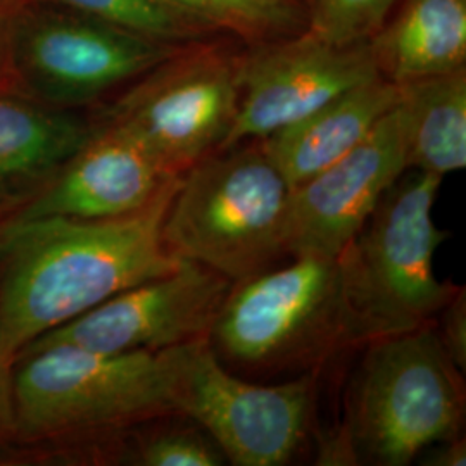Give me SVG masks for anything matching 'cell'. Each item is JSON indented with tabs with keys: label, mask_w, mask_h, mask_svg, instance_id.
Listing matches in <instances>:
<instances>
[{
	"label": "cell",
	"mask_w": 466,
	"mask_h": 466,
	"mask_svg": "<svg viewBox=\"0 0 466 466\" xmlns=\"http://www.w3.org/2000/svg\"><path fill=\"white\" fill-rule=\"evenodd\" d=\"M230 287L215 269L182 259L167 275L134 285L36 339L17 360L49 346L119 354L206 340Z\"/></svg>",
	"instance_id": "10"
},
{
	"label": "cell",
	"mask_w": 466,
	"mask_h": 466,
	"mask_svg": "<svg viewBox=\"0 0 466 466\" xmlns=\"http://www.w3.org/2000/svg\"><path fill=\"white\" fill-rule=\"evenodd\" d=\"M173 178L134 137L100 123L15 223L42 218L107 219L140 211Z\"/></svg>",
	"instance_id": "13"
},
{
	"label": "cell",
	"mask_w": 466,
	"mask_h": 466,
	"mask_svg": "<svg viewBox=\"0 0 466 466\" xmlns=\"http://www.w3.org/2000/svg\"><path fill=\"white\" fill-rule=\"evenodd\" d=\"M367 46L379 75L396 85L465 67L466 0H400Z\"/></svg>",
	"instance_id": "15"
},
{
	"label": "cell",
	"mask_w": 466,
	"mask_h": 466,
	"mask_svg": "<svg viewBox=\"0 0 466 466\" xmlns=\"http://www.w3.org/2000/svg\"><path fill=\"white\" fill-rule=\"evenodd\" d=\"M208 342L233 373L298 377L321 373L368 339L340 258L304 254L232 283Z\"/></svg>",
	"instance_id": "2"
},
{
	"label": "cell",
	"mask_w": 466,
	"mask_h": 466,
	"mask_svg": "<svg viewBox=\"0 0 466 466\" xmlns=\"http://www.w3.org/2000/svg\"><path fill=\"white\" fill-rule=\"evenodd\" d=\"M194 344L119 354L73 346L32 350L16 361L15 415L26 432L38 435L117 432L177 417Z\"/></svg>",
	"instance_id": "4"
},
{
	"label": "cell",
	"mask_w": 466,
	"mask_h": 466,
	"mask_svg": "<svg viewBox=\"0 0 466 466\" xmlns=\"http://www.w3.org/2000/svg\"><path fill=\"white\" fill-rule=\"evenodd\" d=\"M209 32L268 44L304 30L306 11L300 0H161Z\"/></svg>",
	"instance_id": "18"
},
{
	"label": "cell",
	"mask_w": 466,
	"mask_h": 466,
	"mask_svg": "<svg viewBox=\"0 0 466 466\" xmlns=\"http://www.w3.org/2000/svg\"><path fill=\"white\" fill-rule=\"evenodd\" d=\"M398 100L400 85L377 76L259 142L294 188L354 149Z\"/></svg>",
	"instance_id": "14"
},
{
	"label": "cell",
	"mask_w": 466,
	"mask_h": 466,
	"mask_svg": "<svg viewBox=\"0 0 466 466\" xmlns=\"http://www.w3.org/2000/svg\"><path fill=\"white\" fill-rule=\"evenodd\" d=\"M377 76L367 44L339 47L304 30L261 44L240 54L238 107L223 149L265 138Z\"/></svg>",
	"instance_id": "11"
},
{
	"label": "cell",
	"mask_w": 466,
	"mask_h": 466,
	"mask_svg": "<svg viewBox=\"0 0 466 466\" xmlns=\"http://www.w3.org/2000/svg\"><path fill=\"white\" fill-rule=\"evenodd\" d=\"M7 367L5 363H4V360H2V356H0V380H2V371H4V368ZM0 390H2V383H0Z\"/></svg>",
	"instance_id": "25"
},
{
	"label": "cell",
	"mask_w": 466,
	"mask_h": 466,
	"mask_svg": "<svg viewBox=\"0 0 466 466\" xmlns=\"http://www.w3.org/2000/svg\"><path fill=\"white\" fill-rule=\"evenodd\" d=\"M363 350L344 429L358 458L411 465L433 444L460 437L465 383L433 321L373 339Z\"/></svg>",
	"instance_id": "5"
},
{
	"label": "cell",
	"mask_w": 466,
	"mask_h": 466,
	"mask_svg": "<svg viewBox=\"0 0 466 466\" xmlns=\"http://www.w3.org/2000/svg\"><path fill=\"white\" fill-rule=\"evenodd\" d=\"M400 0H308L304 32L327 44H367Z\"/></svg>",
	"instance_id": "20"
},
{
	"label": "cell",
	"mask_w": 466,
	"mask_h": 466,
	"mask_svg": "<svg viewBox=\"0 0 466 466\" xmlns=\"http://www.w3.org/2000/svg\"><path fill=\"white\" fill-rule=\"evenodd\" d=\"M184 46L96 17L28 5L15 40V80L57 104H85L134 84Z\"/></svg>",
	"instance_id": "9"
},
{
	"label": "cell",
	"mask_w": 466,
	"mask_h": 466,
	"mask_svg": "<svg viewBox=\"0 0 466 466\" xmlns=\"http://www.w3.org/2000/svg\"><path fill=\"white\" fill-rule=\"evenodd\" d=\"M408 167L444 178L466 167V69L400 85Z\"/></svg>",
	"instance_id": "16"
},
{
	"label": "cell",
	"mask_w": 466,
	"mask_h": 466,
	"mask_svg": "<svg viewBox=\"0 0 466 466\" xmlns=\"http://www.w3.org/2000/svg\"><path fill=\"white\" fill-rule=\"evenodd\" d=\"M321 373L252 382L223 367L208 339L192 346L180 385V415L217 442L227 463H289L309 432Z\"/></svg>",
	"instance_id": "8"
},
{
	"label": "cell",
	"mask_w": 466,
	"mask_h": 466,
	"mask_svg": "<svg viewBox=\"0 0 466 466\" xmlns=\"http://www.w3.org/2000/svg\"><path fill=\"white\" fill-rule=\"evenodd\" d=\"M138 463L146 466H219L227 460L217 442L196 421L182 423L147 437L138 446Z\"/></svg>",
	"instance_id": "21"
},
{
	"label": "cell",
	"mask_w": 466,
	"mask_h": 466,
	"mask_svg": "<svg viewBox=\"0 0 466 466\" xmlns=\"http://www.w3.org/2000/svg\"><path fill=\"white\" fill-rule=\"evenodd\" d=\"M421 465L427 466H465L466 444L463 437L433 444L418 456Z\"/></svg>",
	"instance_id": "24"
},
{
	"label": "cell",
	"mask_w": 466,
	"mask_h": 466,
	"mask_svg": "<svg viewBox=\"0 0 466 466\" xmlns=\"http://www.w3.org/2000/svg\"><path fill=\"white\" fill-rule=\"evenodd\" d=\"M26 4L96 17L169 44H190L209 34L206 26L161 0H26Z\"/></svg>",
	"instance_id": "19"
},
{
	"label": "cell",
	"mask_w": 466,
	"mask_h": 466,
	"mask_svg": "<svg viewBox=\"0 0 466 466\" xmlns=\"http://www.w3.org/2000/svg\"><path fill=\"white\" fill-rule=\"evenodd\" d=\"M240 54L190 42L140 76L106 113L171 177L223 149L238 107Z\"/></svg>",
	"instance_id": "7"
},
{
	"label": "cell",
	"mask_w": 466,
	"mask_h": 466,
	"mask_svg": "<svg viewBox=\"0 0 466 466\" xmlns=\"http://www.w3.org/2000/svg\"><path fill=\"white\" fill-rule=\"evenodd\" d=\"M441 321H433L437 337L452 363L465 373L466 368V296L461 287L439 311Z\"/></svg>",
	"instance_id": "22"
},
{
	"label": "cell",
	"mask_w": 466,
	"mask_h": 466,
	"mask_svg": "<svg viewBox=\"0 0 466 466\" xmlns=\"http://www.w3.org/2000/svg\"><path fill=\"white\" fill-rule=\"evenodd\" d=\"M408 169L404 117L398 100L354 149L290 188L289 256H340L383 194Z\"/></svg>",
	"instance_id": "12"
},
{
	"label": "cell",
	"mask_w": 466,
	"mask_h": 466,
	"mask_svg": "<svg viewBox=\"0 0 466 466\" xmlns=\"http://www.w3.org/2000/svg\"><path fill=\"white\" fill-rule=\"evenodd\" d=\"M26 7V0H0V90L4 85L15 82V40L19 21Z\"/></svg>",
	"instance_id": "23"
},
{
	"label": "cell",
	"mask_w": 466,
	"mask_h": 466,
	"mask_svg": "<svg viewBox=\"0 0 466 466\" xmlns=\"http://www.w3.org/2000/svg\"><path fill=\"white\" fill-rule=\"evenodd\" d=\"M96 127L0 90V187L28 184L61 169Z\"/></svg>",
	"instance_id": "17"
},
{
	"label": "cell",
	"mask_w": 466,
	"mask_h": 466,
	"mask_svg": "<svg viewBox=\"0 0 466 466\" xmlns=\"http://www.w3.org/2000/svg\"><path fill=\"white\" fill-rule=\"evenodd\" d=\"M180 177L127 217L42 218L0 235V356L7 367L46 333L182 263L163 238Z\"/></svg>",
	"instance_id": "1"
},
{
	"label": "cell",
	"mask_w": 466,
	"mask_h": 466,
	"mask_svg": "<svg viewBox=\"0 0 466 466\" xmlns=\"http://www.w3.org/2000/svg\"><path fill=\"white\" fill-rule=\"evenodd\" d=\"M441 184V177L408 169L339 256L368 342L432 323L461 289L433 271L435 250L450 237L433 221Z\"/></svg>",
	"instance_id": "6"
},
{
	"label": "cell",
	"mask_w": 466,
	"mask_h": 466,
	"mask_svg": "<svg viewBox=\"0 0 466 466\" xmlns=\"http://www.w3.org/2000/svg\"><path fill=\"white\" fill-rule=\"evenodd\" d=\"M290 187L259 140L217 150L180 177L163 238L178 259L232 283L277 267L287 250Z\"/></svg>",
	"instance_id": "3"
}]
</instances>
